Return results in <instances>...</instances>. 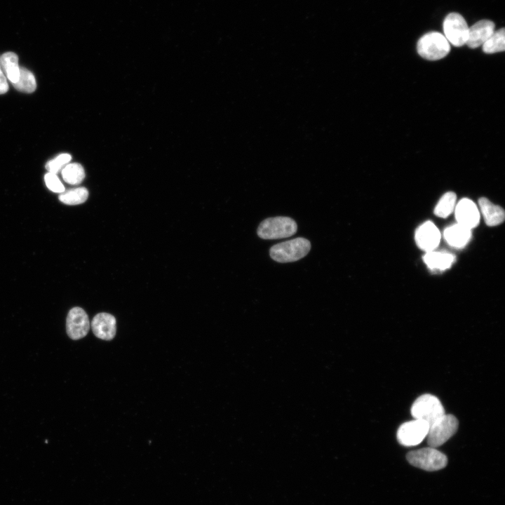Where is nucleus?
I'll use <instances>...</instances> for the list:
<instances>
[{
    "mask_svg": "<svg viewBox=\"0 0 505 505\" xmlns=\"http://www.w3.org/2000/svg\"><path fill=\"white\" fill-rule=\"evenodd\" d=\"M311 249L307 238L298 237L273 245L269 250L271 257L281 263L292 262L305 257Z\"/></svg>",
    "mask_w": 505,
    "mask_h": 505,
    "instance_id": "obj_1",
    "label": "nucleus"
},
{
    "mask_svg": "<svg viewBox=\"0 0 505 505\" xmlns=\"http://www.w3.org/2000/svg\"><path fill=\"white\" fill-rule=\"evenodd\" d=\"M417 50L419 55L426 60H438L450 53V45L443 34L431 32L419 39Z\"/></svg>",
    "mask_w": 505,
    "mask_h": 505,
    "instance_id": "obj_2",
    "label": "nucleus"
},
{
    "mask_svg": "<svg viewBox=\"0 0 505 505\" xmlns=\"http://www.w3.org/2000/svg\"><path fill=\"white\" fill-rule=\"evenodd\" d=\"M297 224L288 217H274L264 220L259 225L257 233L263 239H278L290 237L296 234Z\"/></svg>",
    "mask_w": 505,
    "mask_h": 505,
    "instance_id": "obj_3",
    "label": "nucleus"
},
{
    "mask_svg": "<svg viewBox=\"0 0 505 505\" xmlns=\"http://www.w3.org/2000/svg\"><path fill=\"white\" fill-rule=\"evenodd\" d=\"M410 412L414 419L424 421L429 426L445 414L440 400L431 394L418 397L413 403Z\"/></svg>",
    "mask_w": 505,
    "mask_h": 505,
    "instance_id": "obj_4",
    "label": "nucleus"
},
{
    "mask_svg": "<svg viewBox=\"0 0 505 505\" xmlns=\"http://www.w3.org/2000/svg\"><path fill=\"white\" fill-rule=\"evenodd\" d=\"M406 458L412 466L430 471L441 469L447 464L445 454L432 447L411 451Z\"/></svg>",
    "mask_w": 505,
    "mask_h": 505,
    "instance_id": "obj_5",
    "label": "nucleus"
},
{
    "mask_svg": "<svg viewBox=\"0 0 505 505\" xmlns=\"http://www.w3.org/2000/svg\"><path fill=\"white\" fill-rule=\"evenodd\" d=\"M459 422L452 415L444 414L429 426L426 436L429 447H438L445 443L457 431Z\"/></svg>",
    "mask_w": 505,
    "mask_h": 505,
    "instance_id": "obj_6",
    "label": "nucleus"
},
{
    "mask_svg": "<svg viewBox=\"0 0 505 505\" xmlns=\"http://www.w3.org/2000/svg\"><path fill=\"white\" fill-rule=\"evenodd\" d=\"M443 27L444 36L448 42L457 47L466 44L469 27L459 13H449L443 21Z\"/></svg>",
    "mask_w": 505,
    "mask_h": 505,
    "instance_id": "obj_7",
    "label": "nucleus"
},
{
    "mask_svg": "<svg viewBox=\"0 0 505 505\" xmlns=\"http://www.w3.org/2000/svg\"><path fill=\"white\" fill-rule=\"evenodd\" d=\"M429 426L425 422L416 419L406 422L398 429V441L405 446L417 445L426 437Z\"/></svg>",
    "mask_w": 505,
    "mask_h": 505,
    "instance_id": "obj_8",
    "label": "nucleus"
},
{
    "mask_svg": "<svg viewBox=\"0 0 505 505\" xmlns=\"http://www.w3.org/2000/svg\"><path fill=\"white\" fill-rule=\"evenodd\" d=\"M89 329L90 321L86 312L79 307L71 309L66 319L67 335L72 339L77 340L86 337Z\"/></svg>",
    "mask_w": 505,
    "mask_h": 505,
    "instance_id": "obj_9",
    "label": "nucleus"
},
{
    "mask_svg": "<svg viewBox=\"0 0 505 505\" xmlns=\"http://www.w3.org/2000/svg\"><path fill=\"white\" fill-rule=\"evenodd\" d=\"M455 217L457 223L470 229L476 227L480 221L476 205L469 198H462L455 206Z\"/></svg>",
    "mask_w": 505,
    "mask_h": 505,
    "instance_id": "obj_10",
    "label": "nucleus"
},
{
    "mask_svg": "<svg viewBox=\"0 0 505 505\" xmlns=\"http://www.w3.org/2000/svg\"><path fill=\"white\" fill-rule=\"evenodd\" d=\"M415 237L418 247L426 252L433 251L440 240L439 230L430 221L426 222L416 230Z\"/></svg>",
    "mask_w": 505,
    "mask_h": 505,
    "instance_id": "obj_11",
    "label": "nucleus"
},
{
    "mask_svg": "<svg viewBox=\"0 0 505 505\" xmlns=\"http://www.w3.org/2000/svg\"><path fill=\"white\" fill-rule=\"evenodd\" d=\"M91 328L97 337L103 340H111L115 337L116 332V318L110 314L99 313L93 317Z\"/></svg>",
    "mask_w": 505,
    "mask_h": 505,
    "instance_id": "obj_12",
    "label": "nucleus"
},
{
    "mask_svg": "<svg viewBox=\"0 0 505 505\" xmlns=\"http://www.w3.org/2000/svg\"><path fill=\"white\" fill-rule=\"evenodd\" d=\"M494 23L489 20L478 21L469 28L466 45L471 48L482 46L494 32Z\"/></svg>",
    "mask_w": 505,
    "mask_h": 505,
    "instance_id": "obj_13",
    "label": "nucleus"
},
{
    "mask_svg": "<svg viewBox=\"0 0 505 505\" xmlns=\"http://www.w3.org/2000/svg\"><path fill=\"white\" fill-rule=\"evenodd\" d=\"M443 236L450 245L454 248H462L470 241L471 229L457 223L446 228Z\"/></svg>",
    "mask_w": 505,
    "mask_h": 505,
    "instance_id": "obj_14",
    "label": "nucleus"
},
{
    "mask_svg": "<svg viewBox=\"0 0 505 505\" xmlns=\"http://www.w3.org/2000/svg\"><path fill=\"white\" fill-rule=\"evenodd\" d=\"M478 204L487 225L496 226L504 222L505 213L501 207L493 204L485 197L479 198Z\"/></svg>",
    "mask_w": 505,
    "mask_h": 505,
    "instance_id": "obj_15",
    "label": "nucleus"
},
{
    "mask_svg": "<svg viewBox=\"0 0 505 505\" xmlns=\"http://www.w3.org/2000/svg\"><path fill=\"white\" fill-rule=\"evenodd\" d=\"M454 260V256L445 252H427L424 261L431 269L445 270L450 267Z\"/></svg>",
    "mask_w": 505,
    "mask_h": 505,
    "instance_id": "obj_16",
    "label": "nucleus"
},
{
    "mask_svg": "<svg viewBox=\"0 0 505 505\" xmlns=\"http://www.w3.org/2000/svg\"><path fill=\"white\" fill-rule=\"evenodd\" d=\"M0 67L12 83L18 81L20 76L18 57L13 52H6L0 57Z\"/></svg>",
    "mask_w": 505,
    "mask_h": 505,
    "instance_id": "obj_17",
    "label": "nucleus"
},
{
    "mask_svg": "<svg viewBox=\"0 0 505 505\" xmlns=\"http://www.w3.org/2000/svg\"><path fill=\"white\" fill-rule=\"evenodd\" d=\"M88 197V191L85 187H77L64 191L58 196L59 200L69 206L84 203Z\"/></svg>",
    "mask_w": 505,
    "mask_h": 505,
    "instance_id": "obj_18",
    "label": "nucleus"
},
{
    "mask_svg": "<svg viewBox=\"0 0 505 505\" xmlns=\"http://www.w3.org/2000/svg\"><path fill=\"white\" fill-rule=\"evenodd\" d=\"M61 174L64 181L72 185L81 184L85 177L84 168L78 163H68L61 170Z\"/></svg>",
    "mask_w": 505,
    "mask_h": 505,
    "instance_id": "obj_19",
    "label": "nucleus"
},
{
    "mask_svg": "<svg viewBox=\"0 0 505 505\" xmlns=\"http://www.w3.org/2000/svg\"><path fill=\"white\" fill-rule=\"evenodd\" d=\"M456 199L457 196L454 192H446L442 196L435 207L434 214L443 218L449 216L454 210Z\"/></svg>",
    "mask_w": 505,
    "mask_h": 505,
    "instance_id": "obj_20",
    "label": "nucleus"
},
{
    "mask_svg": "<svg viewBox=\"0 0 505 505\" xmlns=\"http://www.w3.org/2000/svg\"><path fill=\"white\" fill-rule=\"evenodd\" d=\"M482 46L483 50L485 53L492 54L504 51L505 50L504 28L494 31Z\"/></svg>",
    "mask_w": 505,
    "mask_h": 505,
    "instance_id": "obj_21",
    "label": "nucleus"
},
{
    "mask_svg": "<svg viewBox=\"0 0 505 505\" xmlns=\"http://www.w3.org/2000/svg\"><path fill=\"white\" fill-rule=\"evenodd\" d=\"M13 87L23 93H31L36 90V83L34 74L25 67H20V76L17 82L13 83Z\"/></svg>",
    "mask_w": 505,
    "mask_h": 505,
    "instance_id": "obj_22",
    "label": "nucleus"
},
{
    "mask_svg": "<svg viewBox=\"0 0 505 505\" xmlns=\"http://www.w3.org/2000/svg\"><path fill=\"white\" fill-rule=\"evenodd\" d=\"M71 159L72 156L70 154L66 153L61 154L55 159L49 161L46 165V168L48 172L57 174L68 164Z\"/></svg>",
    "mask_w": 505,
    "mask_h": 505,
    "instance_id": "obj_23",
    "label": "nucleus"
},
{
    "mask_svg": "<svg viewBox=\"0 0 505 505\" xmlns=\"http://www.w3.org/2000/svg\"><path fill=\"white\" fill-rule=\"evenodd\" d=\"M44 181L48 189L53 192L62 193L65 191L64 185L55 173H47L44 175Z\"/></svg>",
    "mask_w": 505,
    "mask_h": 505,
    "instance_id": "obj_24",
    "label": "nucleus"
},
{
    "mask_svg": "<svg viewBox=\"0 0 505 505\" xmlns=\"http://www.w3.org/2000/svg\"><path fill=\"white\" fill-rule=\"evenodd\" d=\"M8 90V84L4 73L0 67V95L6 93Z\"/></svg>",
    "mask_w": 505,
    "mask_h": 505,
    "instance_id": "obj_25",
    "label": "nucleus"
}]
</instances>
